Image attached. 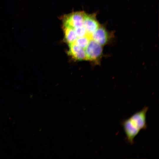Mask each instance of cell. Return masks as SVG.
I'll list each match as a JSON object with an SVG mask.
<instances>
[{"label": "cell", "instance_id": "6da1fadb", "mask_svg": "<svg viewBox=\"0 0 159 159\" xmlns=\"http://www.w3.org/2000/svg\"><path fill=\"white\" fill-rule=\"evenodd\" d=\"M148 110V107L145 106L122 121L121 124L125 135L126 140L129 143L133 144L134 139L140 131L147 128L146 114Z\"/></svg>", "mask_w": 159, "mask_h": 159}, {"label": "cell", "instance_id": "7a4b0ae2", "mask_svg": "<svg viewBox=\"0 0 159 159\" xmlns=\"http://www.w3.org/2000/svg\"><path fill=\"white\" fill-rule=\"evenodd\" d=\"M103 46L91 39L85 49L86 60L100 64L103 54Z\"/></svg>", "mask_w": 159, "mask_h": 159}, {"label": "cell", "instance_id": "3957f363", "mask_svg": "<svg viewBox=\"0 0 159 159\" xmlns=\"http://www.w3.org/2000/svg\"><path fill=\"white\" fill-rule=\"evenodd\" d=\"M86 14L83 11H79L63 16L61 18L63 26H68L74 29L83 26Z\"/></svg>", "mask_w": 159, "mask_h": 159}, {"label": "cell", "instance_id": "277c9868", "mask_svg": "<svg viewBox=\"0 0 159 159\" xmlns=\"http://www.w3.org/2000/svg\"><path fill=\"white\" fill-rule=\"evenodd\" d=\"M91 36L92 39L103 46L109 42L112 37L106 28L101 25L92 34Z\"/></svg>", "mask_w": 159, "mask_h": 159}, {"label": "cell", "instance_id": "5b68a950", "mask_svg": "<svg viewBox=\"0 0 159 159\" xmlns=\"http://www.w3.org/2000/svg\"><path fill=\"white\" fill-rule=\"evenodd\" d=\"M95 14H87L85 16L83 26L87 34H92L99 27L100 24L97 20Z\"/></svg>", "mask_w": 159, "mask_h": 159}, {"label": "cell", "instance_id": "8992f818", "mask_svg": "<svg viewBox=\"0 0 159 159\" xmlns=\"http://www.w3.org/2000/svg\"><path fill=\"white\" fill-rule=\"evenodd\" d=\"M67 54L74 60L76 61L86 60V54L84 49L74 43L68 44Z\"/></svg>", "mask_w": 159, "mask_h": 159}, {"label": "cell", "instance_id": "52a82bcc", "mask_svg": "<svg viewBox=\"0 0 159 159\" xmlns=\"http://www.w3.org/2000/svg\"><path fill=\"white\" fill-rule=\"evenodd\" d=\"M64 41L68 44L74 43L77 38L74 29L71 27L62 26Z\"/></svg>", "mask_w": 159, "mask_h": 159}, {"label": "cell", "instance_id": "ba28073f", "mask_svg": "<svg viewBox=\"0 0 159 159\" xmlns=\"http://www.w3.org/2000/svg\"><path fill=\"white\" fill-rule=\"evenodd\" d=\"M92 39L91 35L87 34L80 37H78L74 42L80 47L85 49Z\"/></svg>", "mask_w": 159, "mask_h": 159}, {"label": "cell", "instance_id": "9c48e42d", "mask_svg": "<svg viewBox=\"0 0 159 159\" xmlns=\"http://www.w3.org/2000/svg\"><path fill=\"white\" fill-rule=\"evenodd\" d=\"M74 30L77 37L84 36L87 34L83 26L75 28Z\"/></svg>", "mask_w": 159, "mask_h": 159}]
</instances>
